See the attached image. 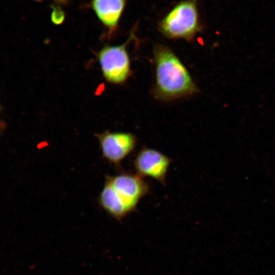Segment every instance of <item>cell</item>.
Here are the masks:
<instances>
[{"mask_svg":"<svg viewBox=\"0 0 275 275\" xmlns=\"http://www.w3.org/2000/svg\"><path fill=\"white\" fill-rule=\"evenodd\" d=\"M149 192V184L144 177L136 173L122 172L106 177L98 202L111 216L122 222L136 210L140 201Z\"/></svg>","mask_w":275,"mask_h":275,"instance_id":"6da1fadb","label":"cell"},{"mask_svg":"<svg viewBox=\"0 0 275 275\" xmlns=\"http://www.w3.org/2000/svg\"><path fill=\"white\" fill-rule=\"evenodd\" d=\"M155 92L164 100L190 96L197 91L189 72L182 62L167 47H155Z\"/></svg>","mask_w":275,"mask_h":275,"instance_id":"7a4b0ae2","label":"cell"},{"mask_svg":"<svg viewBox=\"0 0 275 275\" xmlns=\"http://www.w3.org/2000/svg\"><path fill=\"white\" fill-rule=\"evenodd\" d=\"M159 29L169 38L191 40L201 31L197 1L179 3L161 21Z\"/></svg>","mask_w":275,"mask_h":275,"instance_id":"3957f363","label":"cell"},{"mask_svg":"<svg viewBox=\"0 0 275 275\" xmlns=\"http://www.w3.org/2000/svg\"><path fill=\"white\" fill-rule=\"evenodd\" d=\"M132 35L123 44L105 45L98 53L102 74L109 82L122 84L130 75V63L126 46L132 38Z\"/></svg>","mask_w":275,"mask_h":275,"instance_id":"277c9868","label":"cell"},{"mask_svg":"<svg viewBox=\"0 0 275 275\" xmlns=\"http://www.w3.org/2000/svg\"><path fill=\"white\" fill-rule=\"evenodd\" d=\"M95 136L98 139L103 157L118 168L134 151L138 143L135 135L129 132L105 130Z\"/></svg>","mask_w":275,"mask_h":275,"instance_id":"5b68a950","label":"cell"},{"mask_svg":"<svg viewBox=\"0 0 275 275\" xmlns=\"http://www.w3.org/2000/svg\"><path fill=\"white\" fill-rule=\"evenodd\" d=\"M171 159L160 151L144 146L136 154L133 164L136 174L166 184Z\"/></svg>","mask_w":275,"mask_h":275,"instance_id":"8992f818","label":"cell"},{"mask_svg":"<svg viewBox=\"0 0 275 275\" xmlns=\"http://www.w3.org/2000/svg\"><path fill=\"white\" fill-rule=\"evenodd\" d=\"M127 0H92L91 6L111 34L117 28Z\"/></svg>","mask_w":275,"mask_h":275,"instance_id":"52a82bcc","label":"cell"},{"mask_svg":"<svg viewBox=\"0 0 275 275\" xmlns=\"http://www.w3.org/2000/svg\"><path fill=\"white\" fill-rule=\"evenodd\" d=\"M52 9L51 15V21L55 24H61L63 22L65 18L64 12L58 7H53Z\"/></svg>","mask_w":275,"mask_h":275,"instance_id":"ba28073f","label":"cell"},{"mask_svg":"<svg viewBox=\"0 0 275 275\" xmlns=\"http://www.w3.org/2000/svg\"><path fill=\"white\" fill-rule=\"evenodd\" d=\"M56 2L60 4H66L68 0H55Z\"/></svg>","mask_w":275,"mask_h":275,"instance_id":"9c48e42d","label":"cell"},{"mask_svg":"<svg viewBox=\"0 0 275 275\" xmlns=\"http://www.w3.org/2000/svg\"><path fill=\"white\" fill-rule=\"evenodd\" d=\"M35 1H43V0H35Z\"/></svg>","mask_w":275,"mask_h":275,"instance_id":"30bf717a","label":"cell"}]
</instances>
